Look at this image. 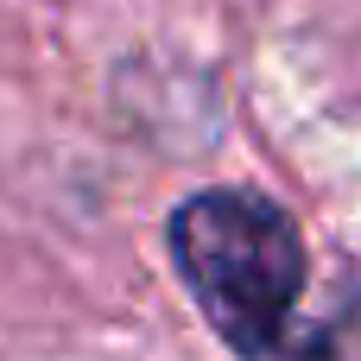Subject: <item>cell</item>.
Returning <instances> with one entry per match:
<instances>
[{
  "label": "cell",
  "mask_w": 361,
  "mask_h": 361,
  "mask_svg": "<svg viewBox=\"0 0 361 361\" xmlns=\"http://www.w3.org/2000/svg\"><path fill=\"white\" fill-rule=\"evenodd\" d=\"M165 260L235 361H330V336L298 317L311 286L305 228L273 190H184L165 209Z\"/></svg>",
  "instance_id": "1"
}]
</instances>
